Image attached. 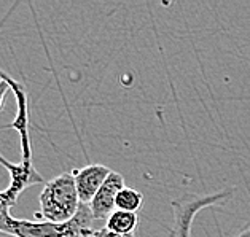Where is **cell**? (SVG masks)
Returning a JSON list of instances; mask_svg holds the SVG:
<instances>
[{
	"mask_svg": "<svg viewBox=\"0 0 250 237\" xmlns=\"http://www.w3.org/2000/svg\"><path fill=\"white\" fill-rule=\"evenodd\" d=\"M40 212L35 217L50 223H65L72 220L80 209L75 178L72 172H64L46 181L40 193Z\"/></svg>",
	"mask_w": 250,
	"mask_h": 237,
	"instance_id": "cell-1",
	"label": "cell"
},
{
	"mask_svg": "<svg viewBox=\"0 0 250 237\" xmlns=\"http://www.w3.org/2000/svg\"><path fill=\"white\" fill-rule=\"evenodd\" d=\"M94 217L88 204H80V209L72 220L65 223L16 220L8 231L13 237H94Z\"/></svg>",
	"mask_w": 250,
	"mask_h": 237,
	"instance_id": "cell-2",
	"label": "cell"
},
{
	"mask_svg": "<svg viewBox=\"0 0 250 237\" xmlns=\"http://www.w3.org/2000/svg\"><path fill=\"white\" fill-rule=\"evenodd\" d=\"M233 196V188L220 190L210 194H188L177 200H172L174 223L170 229L172 237H191V226L196 215L203 209L212 205H222ZM234 237H250V221Z\"/></svg>",
	"mask_w": 250,
	"mask_h": 237,
	"instance_id": "cell-3",
	"label": "cell"
},
{
	"mask_svg": "<svg viewBox=\"0 0 250 237\" xmlns=\"http://www.w3.org/2000/svg\"><path fill=\"white\" fill-rule=\"evenodd\" d=\"M0 75L5 81L10 84V89L13 91V94L16 97V117L7 126H0V131L11 127L16 129L20 134V140H21V150H22V162H32V142H30V134H29V107H27V94L24 91V86L20 84L16 80H13L10 75L0 72Z\"/></svg>",
	"mask_w": 250,
	"mask_h": 237,
	"instance_id": "cell-4",
	"label": "cell"
},
{
	"mask_svg": "<svg viewBox=\"0 0 250 237\" xmlns=\"http://www.w3.org/2000/svg\"><path fill=\"white\" fill-rule=\"evenodd\" d=\"M123 188H125L123 175L112 171V174L104 181L101 190L97 191L94 199L89 204V209L93 212L96 221H107L108 217L117 210V196Z\"/></svg>",
	"mask_w": 250,
	"mask_h": 237,
	"instance_id": "cell-5",
	"label": "cell"
},
{
	"mask_svg": "<svg viewBox=\"0 0 250 237\" xmlns=\"http://www.w3.org/2000/svg\"><path fill=\"white\" fill-rule=\"evenodd\" d=\"M112 174V171L104 164H89L82 169L72 172L75 178L78 198H80L82 204H91V200L94 199L97 191L101 190V186L104 185V181L107 180L108 175Z\"/></svg>",
	"mask_w": 250,
	"mask_h": 237,
	"instance_id": "cell-6",
	"label": "cell"
},
{
	"mask_svg": "<svg viewBox=\"0 0 250 237\" xmlns=\"http://www.w3.org/2000/svg\"><path fill=\"white\" fill-rule=\"evenodd\" d=\"M0 166H3L10 172V185L7 188V191L18 199L21 196V193L29 186L45 183V178L39 174V171L35 169L34 162H20L13 164L11 161L5 159L0 153Z\"/></svg>",
	"mask_w": 250,
	"mask_h": 237,
	"instance_id": "cell-7",
	"label": "cell"
},
{
	"mask_svg": "<svg viewBox=\"0 0 250 237\" xmlns=\"http://www.w3.org/2000/svg\"><path fill=\"white\" fill-rule=\"evenodd\" d=\"M137 226H139V215L132 214V212H125V210H115L105 221L107 229H110L112 233L121 234V236L136 234Z\"/></svg>",
	"mask_w": 250,
	"mask_h": 237,
	"instance_id": "cell-8",
	"label": "cell"
},
{
	"mask_svg": "<svg viewBox=\"0 0 250 237\" xmlns=\"http://www.w3.org/2000/svg\"><path fill=\"white\" fill-rule=\"evenodd\" d=\"M144 205V194L136 188L125 186L123 190L118 193L117 196V210H125V212H137L142 209Z\"/></svg>",
	"mask_w": 250,
	"mask_h": 237,
	"instance_id": "cell-9",
	"label": "cell"
},
{
	"mask_svg": "<svg viewBox=\"0 0 250 237\" xmlns=\"http://www.w3.org/2000/svg\"><path fill=\"white\" fill-rule=\"evenodd\" d=\"M16 200L18 199L11 196L7 190L0 191V233L8 234L11 224L15 221V218L10 214V209L16 204Z\"/></svg>",
	"mask_w": 250,
	"mask_h": 237,
	"instance_id": "cell-10",
	"label": "cell"
},
{
	"mask_svg": "<svg viewBox=\"0 0 250 237\" xmlns=\"http://www.w3.org/2000/svg\"><path fill=\"white\" fill-rule=\"evenodd\" d=\"M94 237H136V234H127V236L115 234V233H112L110 229H107L105 226H104V228H99V229L96 231Z\"/></svg>",
	"mask_w": 250,
	"mask_h": 237,
	"instance_id": "cell-11",
	"label": "cell"
},
{
	"mask_svg": "<svg viewBox=\"0 0 250 237\" xmlns=\"http://www.w3.org/2000/svg\"><path fill=\"white\" fill-rule=\"evenodd\" d=\"M8 91H11L10 89V84L3 80V83L0 84V108H2V105H3V97H5V94L8 93Z\"/></svg>",
	"mask_w": 250,
	"mask_h": 237,
	"instance_id": "cell-12",
	"label": "cell"
},
{
	"mask_svg": "<svg viewBox=\"0 0 250 237\" xmlns=\"http://www.w3.org/2000/svg\"><path fill=\"white\" fill-rule=\"evenodd\" d=\"M3 83V78H2V75H0V84H2Z\"/></svg>",
	"mask_w": 250,
	"mask_h": 237,
	"instance_id": "cell-13",
	"label": "cell"
}]
</instances>
